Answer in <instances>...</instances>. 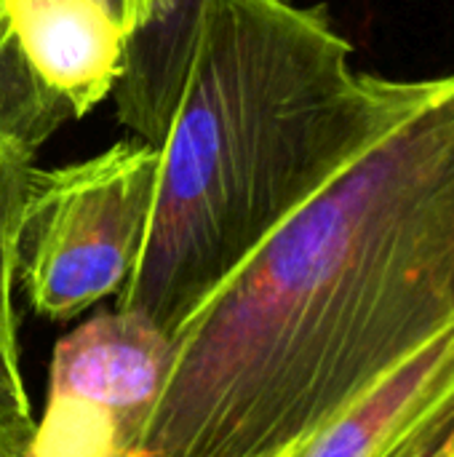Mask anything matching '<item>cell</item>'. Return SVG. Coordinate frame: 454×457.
Returning <instances> with one entry per match:
<instances>
[{
  "mask_svg": "<svg viewBox=\"0 0 454 457\" xmlns=\"http://www.w3.org/2000/svg\"><path fill=\"white\" fill-rule=\"evenodd\" d=\"M27 420H32V415L21 380L19 348L5 345L0 340V423H27Z\"/></svg>",
  "mask_w": 454,
  "mask_h": 457,
  "instance_id": "11",
  "label": "cell"
},
{
  "mask_svg": "<svg viewBox=\"0 0 454 457\" xmlns=\"http://www.w3.org/2000/svg\"><path fill=\"white\" fill-rule=\"evenodd\" d=\"M174 361V337L136 313H99L62 337L51 361V396L110 410L144 436Z\"/></svg>",
  "mask_w": 454,
  "mask_h": 457,
  "instance_id": "4",
  "label": "cell"
},
{
  "mask_svg": "<svg viewBox=\"0 0 454 457\" xmlns=\"http://www.w3.org/2000/svg\"><path fill=\"white\" fill-rule=\"evenodd\" d=\"M351 56L326 5L206 0L115 311L177 337L302 204L450 80H391Z\"/></svg>",
  "mask_w": 454,
  "mask_h": 457,
  "instance_id": "2",
  "label": "cell"
},
{
  "mask_svg": "<svg viewBox=\"0 0 454 457\" xmlns=\"http://www.w3.org/2000/svg\"><path fill=\"white\" fill-rule=\"evenodd\" d=\"M393 457H454V394L436 407Z\"/></svg>",
  "mask_w": 454,
  "mask_h": 457,
  "instance_id": "10",
  "label": "cell"
},
{
  "mask_svg": "<svg viewBox=\"0 0 454 457\" xmlns=\"http://www.w3.org/2000/svg\"><path fill=\"white\" fill-rule=\"evenodd\" d=\"M454 321V72L182 327L136 457H284Z\"/></svg>",
  "mask_w": 454,
  "mask_h": 457,
  "instance_id": "1",
  "label": "cell"
},
{
  "mask_svg": "<svg viewBox=\"0 0 454 457\" xmlns=\"http://www.w3.org/2000/svg\"><path fill=\"white\" fill-rule=\"evenodd\" d=\"M161 150L142 139L54 171L37 169L16 241L29 308L67 321L134 276L155 204Z\"/></svg>",
  "mask_w": 454,
  "mask_h": 457,
  "instance_id": "3",
  "label": "cell"
},
{
  "mask_svg": "<svg viewBox=\"0 0 454 457\" xmlns=\"http://www.w3.org/2000/svg\"><path fill=\"white\" fill-rule=\"evenodd\" d=\"M99 3L126 29V37H128V32L134 27V19H136V0H99Z\"/></svg>",
  "mask_w": 454,
  "mask_h": 457,
  "instance_id": "13",
  "label": "cell"
},
{
  "mask_svg": "<svg viewBox=\"0 0 454 457\" xmlns=\"http://www.w3.org/2000/svg\"><path fill=\"white\" fill-rule=\"evenodd\" d=\"M78 120L75 112L54 96L27 62L0 0V145L24 158L35 153L64 126Z\"/></svg>",
  "mask_w": 454,
  "mask_h": 457,
  "instance_id": "8",
  "label": "cell"
},
{
  "mask_svg": "<svg viewBox=\"0 0 454 457\" xmlns=\"http://www.w3.org/2000/svg\"><path fill=\"white\" fill-rule=\"evenodd\" d=\"M35 436V420L0 423V457H29Z\"/></svg>",
  "mask_w": 454,
  "mask_h": 457,
  "instance_id": "12",
  "label": "cell"
},
{
  "mask_svg": "<svg viewBox=\"0 0 454 457\" xmlns=\"http://www.w3.org/2000/svg\"><path fill=\"white\" fill-rule=\"evenodd\" d=\"M206 0H136L123 75L112 91L118 120L161 147L195 48Z\"/></svg>",
  "mask_w": 454,
  "mask_h": 457,
  "instance_id": "7",
  "label": "cell"
},
{
  "mask_svg": "<svg viewBox=\"0 0 454 457\" xmlns=\"http://www.w3.org/2000/svg\"><path fill=\"white\" fill-rule=\"evenodd\" d=\"M35 171L32 158L0 145V340L13 348H19L13 316L16 241Z\"/></svg>",
  "mask_w": 454,
  "mask_h": 457,
  "instance_id": "9",
  "label": "cell"
},
{
  "mask_svg": "<svg viewBox=\"0 0 454 457\" xmlns=\"http://www.w3.org/2000/svg\"><path fill=\"white\" fill-rule=\"evenodd\" d=\"M3 3L35 75L75 118L115 91L123 75L126 29L99 0Z\"/></svg>",
  "mask_w": 454,
  "mask_h": 457,
  "instance_id": "5",
  "label": "cell"
},
{
  "mask_svg": "<svg viewBox=\"0 0 454 457\" xmlns=\"http://www.w3.org/2000/svg\"><path fill=\"white\" fill-rule=\"evenodd\" d=\"M454 394V321L284 457H393Z\"/></svg>",
  "mask_w": 454,
  "mask_h": 457,
  "instance_id": "6",
  "label": "cell"
}]
</instances>
